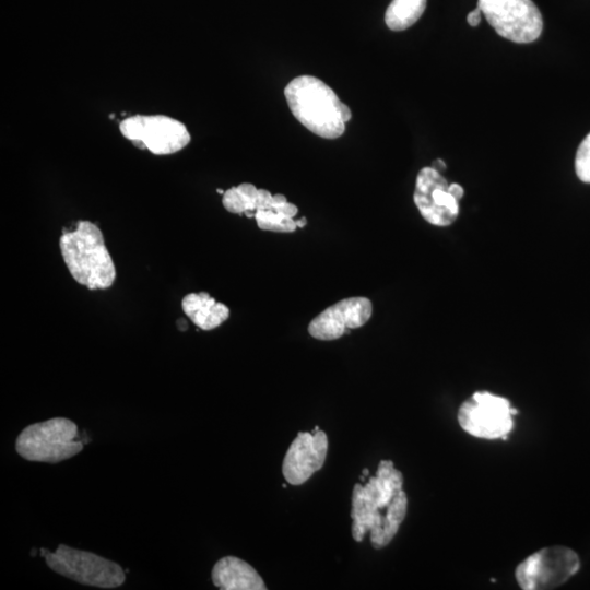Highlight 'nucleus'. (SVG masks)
I'll return each mask as SVG.
<instances>
[{
    "mask_svg": "<svg viewBox=\"0 0 590 590\" xmlns=\"http://www.w3.org/2000/svg\"><path fill=\"white\" fill-rule=\"evenodd\" d=\"M402 486V473L391 460H381L374 476L364 485H354L351 518L355 541L361 542L369 532L375 548L391 542L408 510V497Z\"/></svg>",
    "mask_w": 590,
    "mask_h": 590,
    "instance_id": "obj_1",
    "label": "nucleus"
},
{
    "mask_svg": "<svg viewBox=\"0 0 590 590\" xmlns=\"http://www.w3.org/2000/svg\"><path fill=\"white\" fill-rule=\"evenodd\" d=\"M284 95L294 117L321 138H339L351 119L350 108L318 78L300 75L293 79L284 88Z\"/></svg>",
    "mask_w": 590,
    "mask_h": 590,
    "instance_id": "obj_2",
    "label": "nucleus"
},
{
    "mask_svg": "<svg viewBox=\"0 0 590 590\" xmlns=\"http://www.w3.org/2000/svg\"><path fill=\"white\" fill-rule=\"evenodd\" d=\"M59 248L71 276L88 290H107L116 280V267L101 228L79 221L59 238Z\"/></svg>",
    "mask_w": 590,
    "mask_h": 590,
    "instance_id": "obj_3",
    "label": "nucleus"
},
{
    "mask_svg": "<svg viewBox=\"0 0 590 590\" xmlns=\"http://www.w3.org/2000/svg\"><path fill=\"white\" fill-rule=\"evenodd\" d=\"M83 447L76 424L66 417L31 424L15 440V450L22 458L47 463L67 460Z\"/></svg>",
    "mask_w": 590,
    "mask_h": 590,
    "instance_id": "obj_4",
    "label": "nucleus"
},
{
    "mask_svg": "<svg viewBox=\"0 0 590 590\" xmlns=\"http://www.w3.org/2000/svg\"><path fill=\"white\" fill-rule=\"evenodd\" d=\"M40 554L50 569L82 585L111 589L121 586L126 579L117 563L92 552L60 544L55 552L42 548Z\"/></svg>",
    "mask_w": 590,
    "mask_h": 590,
    "instance_id": "obj_5",
    "label": "nucleus"
},
{
    "mask_svg": "<svg viewBox=\"0 0 590 590\" xmlns=\"http://www.w3.org/2000/svg\"><path fill=\"white\" fill-rule=\"evenodd\" d=\"M121 134L135 148L155 155L174 154L190 142L186 126L165 115H134L119 123Z\"/></svg>",
    "mask_w": 590,
    "mask_h": 590,
    "instance_id": "obj_6",
    "label": "nucleus"
},
{
    "mask_svg": "<svg viewBox=\"0 0 590 590\" xmlns=\"http://www.w3.org/2000/svg\"><path fill=\"white\" fill-rule=\"evenodd\" d=\"M580 566L575 551L566 546H548L524 558L516 568L518 585L524 590H547L574 576Z\"/></svg>",
    "mask_w": 590,
    "mask_h": 590,
    "instance_id": "obj_7",
    "label": "nucleus"
},
{
    "mask_svg": "<svg viewBox=\"0 0 590 590\" xmlns=\"http://www.w3.org/2000/svg\"><path fill=\"white\" fill-rule=\"evenodd\" d=\"M477 7L496 33L511 42H534L542 33L543 20L532 0H479Z\"/></svg>",
    "mask_w": 590,
    "mask_h": 590,
    "instance_id": "obj_8",
    "label": "nucleus"
},
{
    "mask_svg": "<svg viewBox=\"0 0 590 590\" xmlns=\"http://www.w3.org/2000/svg\"><path fill=\"white\" fill-rule=\"evenodd\" d=\"M512 415L514 410L507 399L479 391L461 404L458 422L472 436L495 439L511 430Z\"/></svg>",
    "mask_w": 590,
    "mask_h": 590,
    "instance_id": "obj_9",
    "label": "nucleus"
},
{
    "mask_svg": "<svg viewBox=\"0 0 590 590\" xmlns=\"http://www.w3.org/2000/svg\"><path fill=\"white\" fill-rule=\"evenodd\" d=\"M448 187L446 178L432 166L422 168L417 174L414 203L424 220L433 225H450L459 214V201Z\"/></svg>",
    "mask_w": 590,
    "mask_h": 590,
    "instance_id": "obj_10",
    "label": "nucleus"
},
{
    "mask_svg": "<svg viewBox=\"0 0 590 590\" xmlns=\"http://www.w3.org/2000/svg\"><path fill=\"white\" fill-rule=\"evenodd\" d=\"M373 314L371 302L363 296L344 298L317 315L308 324L309 334L330 341L364 326Z\"/></svg>",
    "mask_w": 590,
    "mask_h": 590,
    "instance_id": "obj_11",
    "label": "nucleus"
},
{
    "mask_svg": "<svg viewBox=\"0 0 590 590\" xmlns=\"http://www.w3.org/2000/svg\"><path fill=\"white\" fill-rule=\"evenodd\" d=\"M328 437L324 432H299L290 445L282 465L285 481L292 485L305 483L324 463Z\"/></svg>",
    "mask_w": 590,
    "mask_h": 590,
    "instance_id": "obj_12",
    "label": "nucleus"
},
{
    "mask_svg": "<svg viewBox=\"0 0 590 590\" xmlns=\"http://www.w3.org/2000/svg\"><path fill=\"white\" fill-rule=\"evenodd\" d=\"M223 206L231 213L245 214L247 217H255L256 211L274 210L294 217L298 209L295 204L287 202L285 196H272L266 189H258L249 182H243L232 187L223 193Z\"/></svg>",
    "mask_w": 590,
    "mask_h": 590,
    "instance_id": "obj_13",
    "label": "nucleus"
},
{
    "mask_svg": "<svg viewBox=\"0 0 590 590\" xmlns=\"http://www.w3.org/2000/svg\"><path fill=\"white\" fill-rule=\"evenodd\" d=\"M214 586L222 590H266L257 570L247 562L225 556L216 562L211 573Z\"/></svg>",
    "mask_w": 590,
    "mask_h": 590,
    "instance_id": "obj_14",
    "label": "nucleus"
},
{
    "mask_svg": "<svg viewBox=\"0 0 590 590\" xmlns=\"http://www.w3.org/2000/svg\"><path fill=\"white\" fill-rule=\"evenodd\" d=\"M184 314L201 330H213L229 317V308L209 293H189L181 299Z\"/></svg>",
    "mask_w": 590,
    "mask_h": 590,
    "instance_id": "obj_15",
    "label": "nucleus"
},
{
    "mask_svg": "<svg viewBox=\"0 0 590 590\" xmlns=\"http://www.w3.org/2000/svg\"><path fill=\"white\" fill-rule=\"evenodd\" d=\"M426 0H392L385 14V22L392 31H403L423 14Z\"/></svg>",
    "mask_w": 590,
    "mask_h": 590,
    "instance_id": "obj_16",
    "label": "nucleus"
},
{
    "mask_svg": "<svg viewBox=\"0 0 590 590\" xmlns=\"http://www.w3.org/2000/svg\"><path fill=\"white\" fill-rule=\"evenodd\" d=\"M255 219L258 227L263 231L292 233L297 228L294 217L274 210L256 211Z\"/></svg>",
    "mask_w": 590,
    "mask_h": 590,
    "instance_id": "obj_17",
    "label": "nucleus"
},
{
    "mask_svg": "<svg viewBox=\"0 0 590 590\" xmlns=\"http://www.w3.org/2000/svg\"><path fill=\"white\" fill-rule=\"evenodd\" d=\"M575 169L581 181L590 182V133L581 141L577 150Z\"/></svg>",
    "mask_w": 590,
    "mask_h": 590,
    "instance_id": "obj_18",
    "label": "nucleus"
},
{
    "mask_svg": "<svg viewBox=\"0 0 590 590\" xmlns=\"http://www.w3.org/2000/svg\"><path fill=\"white\" fill-rule=\"evenodd\" d=\"M481 9L479 7H476L474 10H472L471 12H469L468 16H467V22L470 26H477L481 22Z\"/></svg>",
    "mask_w": 590,
    "mask_h": 590,
    "instance_id": "obj_19",
    "label": "nucleus"
},
{
    "mask_svg": "<svg viewBox=\"0 0 590 590\" xmlns=\"http://www.w3.org/2000/svg\"><path fill=\"white\" fill-rule=\"evenodd\" d=\"M449 192L459 201L463 197V188L457 184H450L448 187Z\"/></svg>",
    "mask_w": 590,
    "mask_h": 590,
    "instance_id": "obj_20",
    "label": "nucleus"
},
{
    "mask_svg": "<svg viewBox=\"0 0 590 590\" xmlns=\"http://www.w3.org/2000/svg\"><path fill=\"white\" fill-rule=\"evenodd\" d=\"M432 167L435 168L438 172H441V170L446 169V164H445V162L442 160L438 158V160L433 162Z\"/></svg>",
    "mask_w": 590,
    "mask_h": 590,
    "instance_id": "obj_21",
    "label": "nucleus"
},
{
    "mask_svg": "<svg viewBox=\"0 0 590 590\" xmlns=\"http://www.w3.org/2000/svg\"><path fill=\"white\" fill-rule=\"evenodd\" d=\"M295 223L297 227H304L307 224V220L306 217H300L298 220H295Z\"/></svg>",
    "mask_w": 590,
    "mask_h": 590,
    "instance_id": "obj_22",
    "label": "nucleus"
},
{
    "mask_svg": "<svg viewBox=\"0 0 590 590\" xmlns=\"http://www.w3.org/2000/svg\"><path fill=\"white\" fill-rule=\"evenodd\" d=\"M363 475H364V476H367V475H368V470H367V469L363 470Z\"/></svg>",
    "mask_w": 590,
    "mask_h": 590,
    "instance_id": "obj_23",
    "label": "nucleus"
}]
</instances>
